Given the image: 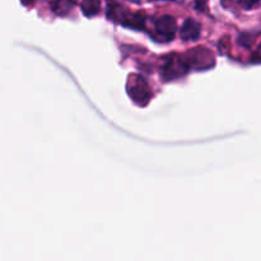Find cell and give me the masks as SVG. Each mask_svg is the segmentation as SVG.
Here are the masks:
<instances>
[{"label":"cell","mask_w":261,"mask_h":261,"mask_svg":"<svg viewBox=\"0 0 261 261\" xmlns=\"http://www.w3.org/2000/svg\"><path fill=\"white\" fill-rule=\"evenodd\" d=\"M251 61H252V63L261 64V43L259 46H257V48L254 51V54H252Z\"/></svg>","instance_id":"10"},{"label":"cell","mask_w":261,"mask_h":261,"mask_svg":"<svg viewBox=\"0 0 261 261\" xmlns=\"http://www.w3.org/2000/svg\"><path fill=\"white\" fill-rule=\"evenodd\" d=\"M200 31H201L200 23L191 19V18H189V19H186L185 22H184L182 27H181L180 36L184 41H194L199 38V36H200Z\"/></svg>","instance_id":"6"},{"label":"cell","mask_w":261,"mask_h":261,"mask_svg":"<svg viewBox=\"0 0 261 261\" xmlns=\"http://www.w3.org/2000/svg\"><path fill=\"white\" fill-rule=\"evenodd\" d=\"M170 2H181V0H170Z\"/></svg>","instance_id":"14"},{"label":"cell","mask_w":261,"mask_h":261,"mask_svg":"<svg viewBox=\"0 0 261 261\" xmlns=\"http://www.w3.org/2000/svg\"><path fill=\"white\" fill-rule=\"evenodd\" d=\"M20 2H22L23 5H27V7H31V5H33L35 0H20Z\"/></svg>","instance_id":"12"},{"label":"cell","mask_w":261,"mask_h":261,"mask_svg":"<svg viewBox=\"0 0 261 261\" xmlns=\"http://www.w3.org/2000/svg\"><path fill=\"white\" fill-rule=\"evenodd\" d=\"M261 0H239V4L241 5L244 9H251L255 5H257Z\"/></svg>","instance_id":"9"},{"label":"cell","mask_w":261,"mask_h":261,"mask_svg":"<svg viewBox=\"0 0 261 261\" xmlns=\"http://www.w3.org/2000/svg\"><path fill=\"white\" fill-rule=\"evenodd\" d=\"M107 18L133 30H144L145 14L142 12H129L116 2L107 4Z\"/></svg>","instance_id":"1"},{"label":"cell","mask_w":261,"mask_h":261,"mask_svg":"<svg viewBox=\"0 0 261 261\" xmlns=\"http://www.w3.org/2000/svg\"><path fill=\"white\" fill-rule=\"evenodd\" d=\"M75 4L76 0H54L53 10L59 15H66Z\"/></svg>","instance_id":"7"},{"label":"cell","mask_w":261,"mask_h":261,"mask_svg":"<svg viewBox=\"0 0 261 261\" xmlns=\"http://www.w3.org/2000/svg\"><path fill=\"white\" fill-rule=\"evenodd\" d=\"M130 2H134V3H138V2H139V0H130Z\"/></svg>","instance_id":"13"},{"label":"cell","mask_w":261,"mask_h":261,"mask_svg":"<svg viewBox=\"0 0 261 261\" xmlns=\"http://www.w3.org/2000/svg\"><path fill=\"white\" fill-rule=\"evenodd\" d=\"M189 69H190V66L186 63L185 59L178 58L177 55L171 56L162 68L163 81H175V79L185 75Z\"/></svg>","instance_id":"3"},{"label":"cell","mask_w":261,"mask_h":261,"mask_svg":"<svg viewBox=\"0 0 261 261\" xmlns=\"http://www.w3.org/2000/svg\"><path fill=\"white\" fill-rule=\"evenodd\" d=\"M82 12L87 17H93L101 9V0H82Z\"/></svg>","instance_id":"8"},{"label":"cell","mask_w":261,"mask_h":261,"mask_svg":"<svg viewBox=\"0 0 261 261\" xmlns=\"http://www.w3.org/2000/svg\"><path fill=\"white\" fill-rule=\"evenodd\" d=\"M176 30H177V24H176L175 18L171 15H161L154 20L152 36L154 40L161 41V42H168L173 40Z\"/></svg>","instance_id":"2"},{"label":"cell","mask_w":261,"mask_h":261,"mask_svg":"<svg viewBox=\"0 0 261 261\" xmlns=\"http://www.w3.org/2000/svg\"><path fill=\"white\" fill-rule=\"evenodd\" d=\"M189 66L196 68H208L213 64V55L204 47H195V50L188 54V59H185Z\"/></svg>","instance_id":"5"},{"label":"cell","mask_w":261,"mask_h":261,"mask_svg":"<svg viewBox=\"0 0 261 261\" xmlns=\"http://www.w3.org/2000/svg\"><path fill=\"white\" fill-rule=\"evenodd\" d=\"M195 5L199 10H204L206 7V0H195Z\"/></svg>","instance_id":"11"},{"label":"cell","mask_w":261,"mask_h":261,"mask_svg":"<svg viewBox=\"0 0 261 261\" xmlns=\"http://www.w3.org/2000/svg\"><path fill=\"white\" fill-rule=\"evenodd\" d=\"M134 79L129 78V86H127V93L134 99L137 103L144 105L148 103L150 98V89L148 87L147 82L143 78H139L137 75H133Z\"/></svg>","instance_id":"4"}]
</instances>
